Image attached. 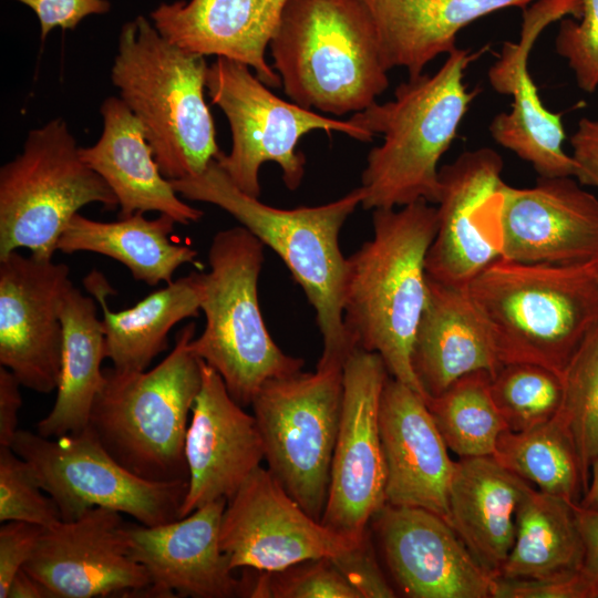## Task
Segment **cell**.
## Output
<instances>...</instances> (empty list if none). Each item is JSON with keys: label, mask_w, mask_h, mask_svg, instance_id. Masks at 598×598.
<instances>
[{"label": "cell", "mask_w": 598, "mask_h": 598, "mask_svg": "<svg viewBox=\"0 0 598 598\" xmlns=\"http://www.w3.org/2000/svg\"><path fill=\"white\" fill-rule=\"evenodd\" d=\"M28 6L38 17L43 42L56 27L74 30L87 16L109 12L107 0H16Z\"/></svg>", "instance_id": "cell-43"}, {"label": "cell", "mask_w": 598, "mask_h": 598, "mask_svg": "<svg viewBox=\"0 0 598 598\" xmlns=\"http://www.w3.org/2000/svg\"><path fill=\"white\" fill-rule=\"evenodd\" d=\"M577 504L528 487L516 511L515 538L501 578L545 579L582 567Z\"/></svg>", "instance_id": "cell-32"}, {"label": "cell", "mask_w": 598, "mask_h": 598, "mask_svg": "<svg viewBox=\"0 0 598 598\" xmlns=\"http://www.w3.org/2000/svg\"><path fill=\"white\" fill-rule=\"evenodd\" d=\"M577 505L584 509L598 511V456L591 464L587 488Z\"/></svg>", "instance_id": "cell-48"}, {"label": "cell", "mask_w": 598, "mask_h": 598, "mask_svg": "<svg viewBox=\"0 0 598 598\" xmlns=\"http://www.w3.org/2000/svg\"><path fill=\"white\" fill-rule=\"evenodd\" d=\"M538 0H362L378 33L386 69L404 68L409 78L456 47L462 29L502 9H526Z\"/></svg>", "instance_id": "cell-28"}, {"label": "cell", "mask_w": 598, "mask_h": 598, "mask_svg": "<svg viewBox=\"0 0 598 598\" xmlns=\"http://www.w3.org/2000/svg\"><path fill=\"white\" fill-rule=\"evenodd\" d=\"M21 383L7 368H0V446H10L18 432V412L22 405Z\"/></svg>", "instance_id": "cell-45"}, {"label": "cell", "mask_w": 598, "mask_h": 598, "mask_svg": "<svg viewBox=\"0 0 598 598\" xmlns=\"http://www.w3.org/2000/svg\"><path fill=\"white\" fill-rule=\"evenodd\" d=\"M372 221L373 237L347 257L344 327L355 349L378 353L390 377L425 398L411 354L427 299L425 264L437 208L425 200L377 208Z\"/></svg>", "instance_id": "cell-1"}, {"label": "cell", "mask_w": 598, "mask_h": 598, "mask_svg": "<svg viewBox=\"0 0 598 598\" xmlns=\"http://www.w3.org/2000/svg\"><path fill=\"white\" fill-rule=\"evenodd\" d=\"M411 362L426 399L475 371L494 377L503 365L465 287L441 283L427 276V299Z\"/></svg>", "instance_id": "cell-26"}, {"label": "cell", "mask_w": 598, "mask_h": 598, "mask_svg": "<svg viewBox=\"0 0 598 598\" xmlns=\"http://www.w3.org/2000/svg\"><path fill=\"white\" fill-rule=\"evenodd\" d=\"M581 17L560 20L556 52L567 61L577 85L587 93L598 90V0H581Z\"/></svg>", "instance_id": "cell-39"}, {"label": "cell", "mask_w": 598, "mask_h": 598, "mask_svg": "<svg viewBox=\"0 0 598 598\" xmlns=\"http://www.w3.org/2000/svg\"><path fill=\"white\" fill-rule=\"evenodd\" d=\"M269 48L285 93L309 110L354 114L389 86L362 0H288Z\"/></svg>", "instance_id": "cell-5"}, {"label": "cell", "mask_w": 598, "mask_h": 598, "mask_svg": "<svg viewBox=\"0 0 598 598\" xmlns=\"http://www.w3.org/2000/svg\"><path fill=\"white\" fill-rule=\"evenodd\" d=\"M195 330L194 322L183 327L152 370L103 369L89 426L120 464L147 481L188 482L185 439L203 365L190 349Z\"/></svg>", "instance_id": "cell-7"}, {"label": "cell", "mask_w": 598, "mask_h": 598, "mask_svg": "<svg viewBox=\"0 0 598 598\" xmlns=\"http://www.w3.org/2000/svg\"><path fill=\"white\" fill-rule=\"evenodd\" d=\"M575 177L582 185L598 188V120L582 117L570 137Z\"/></svg>", "instance_id": "cell-44"}, {"label": "cell", "mask_w": 598, "mask_h": 598, "mask_svg": "<svg viewBox=\"0 0 598 598\" xmlns=\"http://www.w3.org/2000/svg\"><path fill=\"white\" fill-rule=\"evenodd\" d=\"M207 70L205 56L173 44L143 16L121 29L111 80L169 181L202 174L221 152L204 95Z\"/></svg>", "instance_id": "cell-6"}, {"label": "cell", "mask_w": 598, "mask_h": 598, "mask_svg": "<svg viewBox=\"0 0 598 598\" xmlns=\"http://www.w3.org/2000/svg\"><path fill=\"white\" fill-rule=\"evenodd\" d=\"M95 300L84 296L72 282L62 295L61 372L53 408L37 425V433L42 436L76 433L89 425L92 405L104 382L102 362L106 358L105 336Z\"/></svg>", "instance_id": "cell-30"}, {"label": "cell", "mask_w": 598, "mask_h": 598, "mask_svg": "<svg viewBox=\"0 0 598 598\" xmlns=\"http://www.w3.org/2000/svg\"><path fill=\"white\" fill-rule=\"evenodd\" d=\"M144 214L136 212L106 223L78 213L63 230L56 250L100 254L123 264L137 281L148 286L169 283L181 266L195 261L197 251L169 239L177 224L171 216L159 214L148 219Z\"/></svg>", "instance_id": "cell-31"}, {"label": "cell", "mask_w": 598, "mask_h": 598, "mask_svg": "<svg viewBox=\"0 0 598 598\" xmlns=\"http://www.w3.org/2000/svg\"><path fill=\"white\" fill-rule=\"evenodd\" d=\"M491 392L507 429L520 432L557 415L563 380L558 373L538 364L507 363L492 377Z\"/></svg>", "instance_id": "cell-36"}, {"label": "cell", "mask_w": 598, "mask_h": 598, "mask_svg": "<svg viewBox=\"0 0 598 598\" xmlns=\"http://www.w3.org/2000/svg\"><path fill=\"white\" fill-rule=\"evenodd\" d=\"M380 435L385 462V503L421 507L448 522L454 462L425 398L389 377L381 394Z\"/></svg>", "instance_id": "cell-23"}, {"label": "cell", "mask_w": 598, "mask_h": 598, "mask_svg": "<svg viewBox=\"0 0 598 598\" xmlns=\"http://www.w3.org/2000/svg\"><path fill=\"white\" fill-rule=\"evenodd\" d=\"M227 505L219 498L176 520L126 525L123 534L132 557L148 574L156 598H230L247 596L219 543Z\"/></svg>", "instance_id": "cell-22"}, {"label": "cell", "mask_w": 598, "mask_h": 598, "mask_svg": "<svg viewBox=\"0 0 598 598\" xmlns=\"http://www.w3.org/2000/svg\"><path fill=\"white\" fill-rule=\"evenodd\" d=\"M581 0H538L524 10L518 41L505 42L488 70L491 86L512 96L509 112L497 114L489 124L493 140L529 163L539 176H575L576 165L564 148L566 137L561 113L548 110L528 71L536 39L549 24L567 16L581 17Z\"/></svg>", "instance_id": "cell-18"}, {"label": "cell", "mask_w": 598, "mask_h": 598, "mask_svg": "<svg viewBox=\"0 0 598 598\" xmlns=\"http://www.w3.org/2000/svg\"><path fill=\"white\" fill-rule=\"evenodd\" d=\"M502 258L529 264H580L598 256V198L571 176H539L532 187H502Z\"/></svg>", "instance_id": "cell-20"}, {"label": "cell", "mask_w": 598, "mask_h": 598, "mask_svg": "<svg viewBox=\"0 0 598 598\" xmlns=\"http://www.w3.org/2000/svg\"><path fill=\"white\" fill-rule=\"evenodd\" d=\"M577 514L584 544L582 568L598 584V511L577 505Z\"/></svg>", "instance_id": "cell-46"}, {"label": "cell", "mask_w": 598, "mask_h": 598, "mask_svg": "<svg viewBox=\"0 0 598 598\" xmlns=\"http://www.w3.org/2000/svg\"><path fill=\"white\" fill-rule=\"evenodd\" d=\"M185 458L188 487L181 518L219 498H231L265 460L255 416L231 398L221 377L204 361L186 432Z\"/></svg>", "instance_id": "cell-21"}, {"label": "cell", "mask_w": 598, "mask_h": 598, "mask_svg": "<svg viewBox=\"0 0 598 598\" xmlns=\"http://www.w3.org/2000/svg\"><path fill=\"white\" fill-rule=\"evenodd\" d=\"M343 400V369H316L268 380L251 406L268 471L321 522Z\"/></svg>", "instance_id": "cell-11"}, {"label": "cell", "mask_w": 598, "mask_h": 598, "mask_svg": "<svg viewBox=\"0 0 598 598\" xmlns=\"http://www.w3.org/2000/svg\"><path fill=\"white\" fill-rule=\"evenodd\" d=\"M231 569L278 571L298 563L333 558L354 543L310 516L259 466L227 501L219 532Z\"/></svg>", "instance_id": "cell-14"}, {"label": "cell", "mask_w": 598, "mask_h": 598, "mask_svg": "<svg viewBox=\"0 0 598 598\" xmlns=\"http://www.w3.org/2000/svg\"><path fill=\"white\" fill-rule=\"evenodd\" d=\"M64 262L18 250L0 258V364L22 386L58 388L63 343L61 298L71 283Z\"/></svg>", "instance_id": "cell-17"}, {"label": "cell", "mask_w": 598, "mask_h": 598, "mask_svg": "<svg viewBox=\"0 0 598 598\" xmlns=\"http://www.w3.org/2000/svg\"><path fill=\"white\" fill-rule=\"evenodd\" d=\"M539 491L578 504L585 489L579 457L567 431L554 417L529 430H505L492 455Z\"/></svg>", "instance_id": "cell-33"}, {"label": "cell", "mask_w": 598, "mask_h": 598, "mask_svg": "<svg viewBox=\"0 0 598 598\" xmlns=\"http://www.w3.org/2000/svg\"><path fill=\"white\" fill-rule=\"evenodd\" d=\"M596 264V272H597V280H598V256L595 258Z\"/></svg>", "instance_id": "cell-49"}, {"label": "cell", "mask_w": 598, "mask_h": 598, "mask_svg": "<svg viewBox=\"0 0 598 598\" xmlns=\"http://www.w3.org/2000/svg\"><path fill=\"white\" fill-rule=\"evenodd\" d=\"M7 598H51L48 589L23 568L10 584Z\"/></svg>", "instance_id": "cell-47"}, {"label": "cell", "mask_w": 598, "mask_h": 598, "mask_svg": "<svg viewBox=\"0 0 598 598\" xmlns=\"http://www.w3.org/2000/svg\"><path fill=\"white\" fill-rule=\"evenodd\" d=\"M171 183L184 198L227 212L281 258L315 310L322 338L316 369H343L355 348L343 322L347 257L340 249L339 235L361 205L362 188L319 206L277 208L240 190L215 159L202 174Z\"/></svg>", "instance_id": "cell-2"}, {"label": "cell", "mask_w": 598, "mask_h": 598, "mask_svg": "<svg viewBox=\"0 0 598 598\" xmlns=\"http://www.w3.org/2000/svg\"><path fill=\"white\" fill-rule=\"evenodd\" d=\"M265 245L244 226L218 231L202 274L205 328L192 351L223 379L231 398L250 405L265 382L300 372L305 362L285 353L267 330L258 301Z\"/></svg>", "instance_id": "cell-8"}, {"label": "cell", "mask_w": 598, "mask_h": 598, "mask_svg": "<svg viewBox=\"0 0 598 598\" xmlns=\"http://www.w3.org/2000/svg\"><path fill=\"white\" fill-rule=\"evenodd\" d=\"M44 527L4 522L0 527V598H7L11 581L31 557Z\"/></svg>", "instance_id": "cell-42"}, {"label": "cell", "mask_w": 598, "mask_h": 598, "mask_svg": "<svg viewBox=\"0 0 598 598\" xmlns=\"http://www.w3.org/2000/svg\"><path fill=\"white\" fill-rule=\"evenodd\" d=\"M10 447L32 467L62 519L105 507L156 526L179 517L188 482L144 480L120 464L87 425L58 437L18 430Z\"/></svg>", "instance_id": "cell-12"}, {"label": "cell", "mask_w": 598, "mask_h": 598, "mask_svg": "<svg viewBox=\"0 0 598 598\" xmlns=\"http://www.w3.org/2000/svg\"><path fill=\"white\" fill-rule=\"evenodd\" d=\"M371 523L389 570L412 598H493L495 580L452 525L421 507L384 504Z\"/></svg>", "instance_id": "cell-19"}, {"label": "cell", "mask_w": 598, "mask_h": 598, "mask_svg": "<svg viewBox=\"0 0 598 598\" xmlns=\"http://www.w3.org/2000/svg\"><path fill=\"white\" fill-rule=\"evenodd\" d=\"M21 520L44 528L62 522L55 502L40 487L30 464L0 446V522Z\"/></svg>", "instance_id": "cell-38"}, {"label": "cell", "mask_w": 598, "mask_h": 598, "mask_svg": "<svg viewBox=\"0 0 598 598\" xmlns=\"http://www.w3.org/2000/svg\"><path fill=\"white\" fill-rule=\"evenodd\" d=\"M249 579L248 597L361 598L331 558L310 559Z\"/></svg>", "instance_id": "cell-37"}, {"label": "cell", "mask_w": 598, "mask_h": 598, "mask_svg": "<svg viewBox=\"0 0 598 598\" xmlns=\"http://www.w3.org/2000/svg\"><path fill=\"white\" fill-rule=\"evenodd\" d=\"M561 380V403L555 417L573 441L587 488L598 456V327L571 358Z\"/></svg>", "instance_id": "cell-35"}, {"label": "cell", "mask_w": 598, "mask_h": 598, "mask_svg": "<svg viewBox=\"0 0 598 598\" xmlns=\"http://www.w3.org/2000/svg\"><path fill=\"white\" fill-rule=\"evenodd\" d=\"M100 112L102 134L95 144L80 147V156L116 196L118 218L158 212L182 225L199 221L203 212L183 202L162 174L143 124L123 100L105 99Z\"/></svg>", "instance_id": "cell-25"}, {"label": "cell", "mask_w": 598, "mask_h": 598, "mask_svg": "<svg viewBox=\"0 0 598 598\" xmlns=\"http://www.w3.org/2000/svg\"><path fill=\"white\" fill-rule=\"evenodd\" d=\"M122 513L94 507L43 529L23 569L51 598L155 597L131 555Z\"/></svg>", "instance_id": "cell-15"}, {"label": "cell", "mask_w": 598, "mask_h": 598, "mask_svg": "<svg viewBox=\"0 0 598 598\" xmlns=\"http://www.w3.org/2000/svg\"><path fill=\"white\" fill-rule=\"evenodd\" d=\"M465 288L502 364H538L561 377L598 327L595 259L557 265L501 257Z\"/></svg>", "instance_id": "cell-4"}, {"label": "cell", "mask_w": 598, "mask_h": 598, "mask_svg": "<svg viewBox=\"0 0 598 598\" xmlns=\"http://www.w3.org/2000/svg\"><path fill=\"white\" fill-rule=\"evenodd\" d=\"M369 532L353 547L331 559L361 598H392L395 592L379 567Z\"/></svg>", "instance_id": "cell-41"}, {"label": "cell", "mask_w": 598, "mask_h": 598, "mask_svg": "<svg viewBox=\"0 0 598 598\" xmlns=\"http://www.w3.org/2000/svg\"><path fill=\"white\" fill-rule=\"evenodd\" d=\"M477 52L455 48L441 68L400 83L393 100L374 102L349 120L383 142L372 148L361 175L364 209L396 208L417 200L437 204L439 162L453 143L478 90L464 83Z\"/></svg>", "instance_id": "cell-3"}, {"label": "cell", "mask_w": 598, "mask_h": 598, "mask_svg": "<svg viewBox=\"0 0 598 598\" xmlns=\"http://www.w3.org/2000/svg\"><path fill=\"white\" fill-rule=\"evenodd\" d=\"M492 375L475 371L425 400L446 444L460 457L492 456L507 430L491 392Z\"/></svg>", "instance_id": "cell-34"}, {"label": "cell", "mask_w": 598, "mask_h": 598, "mask_svg": "<svg viewBox=\"0 0 598 598\" xmlns=\"http://www.w3.org/2000/svg\"><path fill=\"white\" fill-rule=\"evenodd\" d=\"M101 305L106 358L121 372L144 371L168 348V333L179 321L196 318L202 311V274L192 272L166 283L135 306L114 312L106 296L115 293L106 278L91 271L83 281Z\"/></svg>", "instance_id": "cell-29"}, {"label": "cell", "mask_w": 598, "mask_h": 598, "mask_svg": "<svg viewBox=\"0 0 598 598\" xmlns=\"http://www.w3.org/2000/svg\"><path fill=\"white\" fill-rule=\"evenodd\" d=\"M288 0H190L161 3L151 12L158 32L178 48L248 65L269 87L281 79L266 60V49Z\"/></svg>", "instance_id": "cell-24"}, {"label": "cell", "mask_w": 598, "mask_h": 598, "mask_svg": "<svg viewBox=\"0 0 598 598\" xmlns=\"http://www.w3.org/2000/svg\"><path fill=\"white\" fill-rule=\"evenodd\" d=\"M530 485L493 456L460 457L448 487V523L494 578L512 549L516 511Z\"/></svg>", "instance_id": "cell-27"}, {"label": "cell", "mask_w": 598, "mask_h": 598, "mask_svg": "<svg viewBox=\"0 0 598 598\" xmlns=\"http://www.w3.org/2000/svg\"><path fill=\"white\" fill-rule=\"evenodd\" d=\"M389 372L374 352L354 349L343 365V400L321 523L360 542L385 504L379 410Z\"/></svg>", "instance_id": "cell-13"}, {"label": "cell", "mask_w": 598, "mask_h": 598, "mask_svg": "<svg viewBox=\"0 0 598 598\" xmlns=\"http://www.w3.org/2000/svg\"><path fill=\"white\" fill-rule=\"evenodd\" d=\"M504 163L488 147L462 153L440 167L437 230L426 255L427 276L466 287L502 257L498 213Z\"/></svg>", "instance_id": "cell-16"}, {"label": "cell", "mask_w": 598, "mask_h": 598, "mask_svg": "<svg viewBox=\"0 0 598 598\" xmlns=\"http://www.w3.org/2000/svg\"><path fill=\"white\" fill-rule=\"evenodd\" d=\"M493 598H598V584L582 567L545 579L497 577Z\"/></svg>", "instance_id": "cell-40"}, {"label": "cell", "mask_w": 598, "mask_h": 598, "mask_svg": "<svg viewBox=\"0 0 598 598\" xmlns=\"http://www.w3.org/2000/svg\"><path fill=\"white\" fill-rule=\"evenodd\" d=\"M92 203L118 207L81 158L68 123L58 117L30 130L22 153L0 168V258L20 248L52 258L68 223Z\"/></svg>", "instance_id": "cell-9"}, {"label": "cell", "mask_w": 598, "mask_h": 598, "mask_svg": "<svg viewBox=\"0 0 598 598\" xmlns=\"http://www.w3.org/2000/svg\"><path fill=\"white\" fill-rule=\"evenodd\" d=\"M206 89L226 115L233 141L229 154L220 152L215 161L240 190L254 197L260 196L259 169L267 162L280 167L288 189L300 186L306 157L298 144L309 132H338L362 142L374 136L350 120H333L280 99L248 65L226 58L208 65Z\"/></svg>", "instance_id": "cell-10"}]
</instances>
